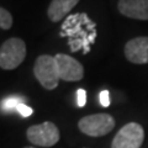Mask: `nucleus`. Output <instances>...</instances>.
<instances>
[{
	"instance_id": "nucleus-1",
	"label": "nucleus",
	"mask_w": 148,
	"mask_h": 148,
	"mask_svg": "<svg viewBox=\"0 0 148 148\" xmlns=\"http://www.w3.org/2000/svg\"><path fill=\"white\" fill-rule=\"evenodd\" d=\"M26 45L18 37H11L0 46V68L12 71L25 61Z\"/></svg>"
},
{
	"instance_id": "nucleus-2",
	"label": "nucleus",
	"mask_w": 148,
	"mask_h": 148,
	"mask_svg": "<svg viewBox=\"0 0 148 148\" xmlns=\"http://www.w3.org/2000/svg\"><path fill=\"white\" fill-rule=\"evenodd\" d=\"M34 74L40 84L47 90L56 89L58 86L59 79H61L56 59L49 54H42L36 59L34 66Z\"/></svg>"
},
{
	"instance_id": "nucleus-3",
	"label": "nucleus",
	"mask_w": 148,
	"mask_h": 148,
	"mask_svg": "<svg viewBox=\"0 0 148 148\" xmlns=\"http://www.w3.org/2000/svg\"><path fill=\"white\" fill-rule=\"evenodd\" d=\"M78 127L86 136L101 137L108 135L115 127V120L109 114L88 115L79 120Z\"/></svg>"
},
{
	"instance_id": "nucleus-4",
	"label": "nucleus",
	"mask_w": 148,
	"mask_h": 148,
	"mask_svg": "<svg viewBox=\"0 0 148 148\" xmlns=\"http://www.w3.org/2000/svg\"><path fill=\"white\" fill-rule=\"evenodd\" d=\"M26 136L32 145L40 147H52L59 141V130L53 122L46 121L27 128Z\"/></svg>"
},
{
	"instance_id": "nucleus-5",
	"label": "nucleus",
	"mask_w": 148,
	"mask_h": 148,
	"mask_svg": "<svg viewBox=\"0 0 148 148\" xmlns=\"http://www.w3.org/2000/svg\"><path fill=\"white\" fill-rule=\"evenodd\" d=\"M145 140V131L140 123L130 122L120 130L112 140L111 148H140Z\"/></svg>"
},
{
	"instance_id": "nucleus-6",
	"label": "nucleus",
	"mask_w": 148,
	"mask_h": 148,
	"mask_svg": "<svg viewBox=\"0 0 148 148\" xmlns=\"http://www.w3.org/2000/svg\"><path fill=\"white\" fill-rule=\"evenodd\" d=\"M59 78L66 82H79L84 77V68L82 63L68 54L57 53L54 56Z\"/></svg>"
},
{
	"instance_id": "nucleus-7",
	"label": "nucleus",
	"mask_w": 148,
	"mask_h": 148,
	"mask_svg": "<svg viewBox=\"0 0 148 148\" xmlns=\"http://www.w3.org/2000/svg\"><path fill=\"white\" fill-rule=\"evenodd\" d=\"M125 57L135 64L148 63V37L141 36L130 40L125 45Z\"/></svg>"
},
{
	"instance_id": "nucleus-8",
	"label": "nucleus",
	"mask_w": 148,
	"mask_h": 148,
	"mask_svg": "<svg viewBox=\"0 0 148 148\" xmlns=\"http://www.w3.org/2000/svg\"><path fill=\"white\" fill-rule=\"evenodd\" d=\"M117 9L120 14L126 17L148 20V0H119Z\"/></svg>"
},
{
	"instance_id": "nucleus-9",
	"label": "nucleus",
	"mask_w": 148,
	"mask_h": 148,
	"mask_svg": "<svg viewBox=\"0 0 148 148\" xmlns=\"http://www.w3.org/2000/svg\"><path fill=\"white\" fill-rule=\"evenodd\" d=\"M79 0H52L47 9V16L52 22H58L71 12Z\"/></svg>"
},
{
	"instance_id": "nucleus-10",
	"label": "nucleus",
	"mask_w": 148,
	"mask_h": 148,
	"mask_svg": "<svg viewBox=\"0 0 148 148\" xmlns=\"http://www.w3.org/2000/svg\"><path fill=\"white\" fill-rule=\"evenodd\" d=\"M25 99L21 98V96H8L6 99L3 100V104H1V108L4 111H6V112H12V111H16L18 105L24 104Z\"/></svg>"
},
{
	"instance_id": "nucleus-11",
	"label": "nucleus",
	"mask_w": 148,
	"mask_h": 148,
	"mask_svg": "<svg viewBox=\"0 0 148 148\" xmlns=\"http://www.w3.org/2000/svg\"><path fill=\"white\" fill-rule=\"evenodd\" d=\"M14 24L12 15L6 9L0 6V29L3 30H10Z\"/></svg>"
},
{
	"instance_id": "nucleus-12",
	"label": "nucleus",
	"mask_w": 148,
	"mask_h": 148,
	"mask_svg": "<svg viewBox=\"0 0 148 148\" xmlns=\"http://www.w3.org/2000/svg\"><path fill=\"white\" fill-rule=\"evenodd\" d=\"M16 111L21 115L22 117H29V116H31V115L34 114V110H32V108H30V106L26 105L25 103L21 104V105H18V108H17Z\"/></svg>"
},
{
	"instance_id": "nucleus-13",
	"label": "nucleus",
	"mask_w": 148,
	"mask_h": 148,
	"mask_svg": "<svg viewBox=\"0 0 148 148\" xmlns=\"http://www.w3.org/2000/svg\"><path fill=\"white\" fill-rule=\"evenodd\" d=\"M77 104L79 108H83L86 104V91L84 89L77 90Z\"/></svg>"
},
{
	"instance_id": "nucleus-14",
	"label": "nucleus",
	"mask_w": 148,
	"mask_h": 148,
	"mask_svg": "<svg viewBox=\"0 0 148 148\" xmlns=\"http://www.w3.org/2000/svg\"><path fill=\"white\" fill-rule=\"evenodd\" d=\"M99 100H100V104L101 106L104 108H108L110 106V95H109V91L108 90H103L99 95Z\"/></svg>"
},
{
	"instance_id": "nucleus-15",
	"label": "nucleus",
	"mask_w": 148,
	"mask_h": 148,
	"mask_svg": "<svg viewBox=\"0 0 148 148\" xmlns=\"http://www.w3.org/2000/svg\"><path fill=\"white\" fill-rule=\"evenodd\" d=\"M25 148H35V147H25Z\"/></svg>"
}]
</instances>
